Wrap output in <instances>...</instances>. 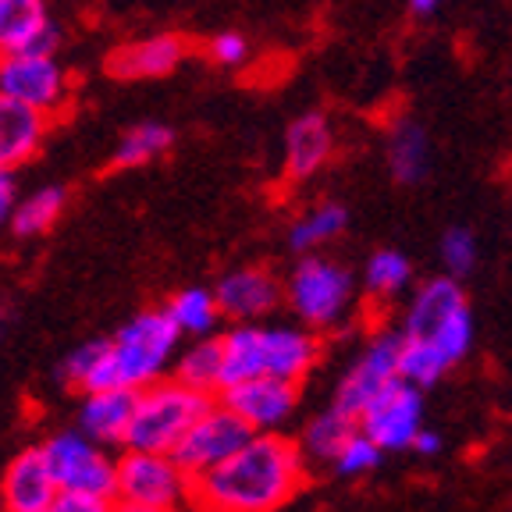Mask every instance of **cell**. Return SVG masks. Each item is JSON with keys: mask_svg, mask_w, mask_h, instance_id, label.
Returning <instances> with one entry per match:
<instances>
[{"mask_svg": "<svg viewBox=\"0 0 512 512\" xmlns=\"http://www.w3.org/2000/svg\"><path fill=\"white\" fill-rule=\"evenodd\" d=\"M118 512H171V509H157V505H118Z\"/></svg>", "mask_w": 512, "mask_h": 512, "instance_id": "37", "label": "cell"}, {"mask_svg": "<svg viewBox=\"0 0 512 512\" xmlns=\"http://www.w3.org/2000/svg\"><path fill=\"white\" fill-rule=\"evenodd\" d=\"M0 512H8V509H4V495H0Z\"/></svg>", "mask_w": 512, "mask_h": 512, "instance_id": "39", "label": "cell"}, {"mask_svg": "<svg viewBox=\"0 0 512 512\" xmlns=\"http://www.w3.org/2000/svg\"><path fill=\"white\" fill-rule=\"evenodd\" d=\"M441 4H445V0H409V8H413L416 15H434Z\"/></svg>", "mask_w": 512, "mask_h": 512, "instance_id": "36", "label": "cell"}, {"mask_svg": "<svg viewBox=\"0 0 512 512\" xmlns=\"http://www.w3.org/2000/svg\"><path fill=\"white\" fill-rule=\"evenodd\" d=\"M217 399L228 402L256 434L281 431L299 406V384L285 381V377L264 374V377H249V381L224 388Z\"/></svg>", "mask_w": 512, "mask_h": 512, "instance_id": "12", "label": "cell"}, {"mask_svg": "<svg viewBox=\"0 0 512 512\" xmlns=\"http://www.w3.org/2000/svg\"><path fill=\"white\" fill-rule=\"evenodd\" d=\"M335 157V125L328 114L303 111L285 128V175L292 182L320 175Z\"/></svg>", "mask_w": 512, "mask_h": 512, "instance_id": "14", "label": "cell"}, {"mask_svg": "<svg viewBox=\"0 0 512 512\" xmlns=\"http://www.w3.org/2000/svg\"><path fill=\"white\" fill-rule=\"evenodd\" d=\"M189 47H185L182 36H171V32H157V36H146V40H132L125 47H118L107 61V72L114 79L139 82V79H164L185 61Z\"/></svg>", "mask_w": 512, "mask_h": 512, "instance_id": "17", "label": "cell"}, {"mask_svg": "<svg viewBox=\"0 0 512 512\" xmlns=\"http://www.w3.org/2000/svg\"><path fill=\"white\" fill-rule=\"evenodd\" d=\"M61 381L72 388V392H100V388H114L118 381V367H114V349L111 338H93V342H82L79 349H72L57 367Z\"/></svg>", "mask_w": 512, "mask_h": 512, "instance_id": "22", "label": "cell"}, {"mask_svg": "<svg viewBox=\"0 0 512 512\" xmlns=\"http://www.w3.org/2000/svg\"><path fill=\"white\" fill-rule=\"evenodd\" d=\"M345 228H349V210H345L342 203H335V200L313 203V207H306L303 214L292 221V228H288V246L296 249L299 256L320 253L324 246L342 239Z\"/></svg>", "mask_w": 512, "mask_h": 512, "instance_id": "23", "label": "cell"}, {"mask_svg": "<svg viewBox=\"0 0 512 512\" xmlns=\"http://www.w3.org/2000/svg\"><path fill=\"white\" fill-rule=\"evenodd\" d=\"M399 331L409 342L434 349L448 367L466 360V352L473 349V313L459 278H452V274L427 278L409 296Z\"/></svg>", "mask_w": 512, "mask_h": 512, "instance_id": "2", "label": "cell"}, {"mask_svg": "<svg viewBox=\"0 0 512 512\" xmlns=\"http://www.w3.org/2000/svg\"><path fill=\"white\" fill-rule=\"evenodd\" d=\"M207 54L217 68H242L249 61V40L242 32H217L207 43Z\"/></svg>", "mask_w": 512, "mask_h": 512, "instance_id": "32", "label": "cell"}, {"mask_svg": "<svg viewBox=\"0 0 512 512\" xmlns=\"http://www.w3.org/2000/svg\"><path fill=\"white\" fill-rule=\"evenodd\" d=\"M363 285H367V296L377 303H395L413 285V260L402 249H377L363 267Z\"/></svg>", "mask_w": 512, "mask_h": 512, "instance_id": "28", "label": "cell"}, {"mask_svg": "<svg viewBox=\"0 0 512 512\" xmlns=\"http://www.w3.org/2000/svg\"><path fill=\"white\" fill-rule=\"evenodd\" d=\"M285 303L299 324L331 331L345 324L356 303V278L345 264L324 253H303L285 281Z\"/></svg>", "mask_w": 512, "mask_h": 512, "instance_id": "5", "label": "cell"}, {"mask_svg": "<svg viewBox=\"0 0 512 512\" xmlns=\"http://www.w3.org/2000/svg\"><path fill=\"white\" fill-rule=\"evenodd\" d=\"M214 399L217 395L200 392V388L178 381L175 374L157 384H146V388H139L136 416H132V427H128L125 448L171 452L175 456V448L182 445L189 427L207 413Z\"/></svg>", "mask_w": 512, "mask_h": 512, "instance_id": "3", "label": "cell"}, {"mask_svg": "<svg viewBox=\"0 0 512 512\" xmlns=\"http://www.w3.org/2000/svg\"><path fill=\"white\" fill-rule=\"evenodd\" d=\"M40 448L61 491H89L104 498L118 495V456H111L107 445L93 441L86 431L75 427L50 434Z\"/></svg>", "mask_w": 512, "mask_h": 512, "instance_id": "7", "label": "cell"}, {"mask_svg": "<svg viewBox=\"0 0 512 512\" xmlns=\"http://www.w3.org/2000/svg\"><path fill=\"white\" fill-rule=\"evenodd\" d=\"M320 360V338L306 324H278L264 328V374L303 381Z\"/></svg>", "mask_w": 512, "mask_h": 512, "instance_id": "20", "label": "cell"}, {"mask_svg": "<svg viewBox=\"0 0 512 512\" xmlns=\"http://www.w3.org/2000/svg\"><path fill=\"white\" fill-rule=\"evenodd\" d=\"M356 427H360V420L356 416H349L345 409H338L335 402H331L324 413H317L313 420H306L303 427V438H299V448H303V456L313 459V463H335V456L342 452L345 441L356 434Z\"/></svg>", "mask_w": 512, "mask_h": 512, "instance_id": "24", "label": "cell"}, {"mask_svg": "<svg viewBox=\"0 0 512 512\" xmlns=\"http://www.w3.org/2000/svg\"><path fill=\"white\" fill-rule=\"evenodd\" d=\"M221 363H224V342L221 335L207 338H189V345H182L171 374L178 381L200 388V392L221 395Z\"/></svg>", "mask_w": 512, "mask_h": 512, "instance_id": "25", "label": "cell"}, {"mask_svg": "<svg viewBox=\"0 0 512 512\" xmlns=\"http://www.w3.org/2000/svg\"><path fill=\"white\" fill-rule=\"evenodd\" d=\"M217 303H221L224 317L235 320V324H253V320L274 313V306L281 303L285 288L264 267H239V271H228L217 281Z\"/></svg>", "mask_w": 512, "mask_h": 512, "instance_id": "13", "label": "cell"}, {"mask_svg": "<svg viewBox=\"0 0 512 512\" xmlns=\"http://www.w3.org/2000/svg\"><path fill=\"white\" fill-rule=\"evenodd\" d=\"M299 441L281 431H260L214 470L192 477V502L203 512H278L306 480Z\"/></svg>", "mask_w": 512, "mask_h": 512, "instance_id": "1", "label": "cell"}, {"mask_svg": "<svg viewBox=\"0 0 512 512\" xmlns=\"http://www.w3.org/2000/svg\"><path fill=\"white\" fill-rule=\"evenodd\" d=\"M0 495H4V509L8 512H50L61 488H57L54 473H50L43 448H25L22 456L11 459L8 473L0 480Z\"/></svg>", "mask_w": 512, "mask_h": 512, "instance_id": "15", "label": "cell"}, {"mask_svg": "<svg viewBox=\"0 0 512 512\" xmlns=\"http://www.w3.org/2000/svg\"><path fill=\"white\" fill-rule=\"evenodd\" d=\"M185 345V335L171 320L168 306L164 310H143L132 320H125L111 335L114 349V367H118V381L125 388H146L175 370L178 352Z\"/></svg>", "mask_w": 512, "mask_h": 512, "instance_id": "4", "label": "cell"}, {"mask_svg": "<svg viewBox=\"0 0 512 512\" xmlns=\"http://www.w3.org/2000/svg\"><path fill=\"white\" fill-rule=\"evenodd\" d=\"M118 505H157V509H185L192 502V477L171 452H143L125 448L118 456Z\"/></svg>", "mask_w": 512, "mask_h": 512, "instance_id": "6", "label": "cell"}, {"mask_svg": "<svg viewBox=\"0 0 512 512\" xmlns=\"http://www.w3.org/2000/svg\"><path fill=\"white\" fill-rule=\"evenodd\" d=\"M18 207V185H15V168L0 164V228L11 224V214Z\"/></svg>", "mask_w": 512, "mask_h": 512, "instance_id": "34", "label": "cell"}, {"mask_svg": "<svg viewBox=\"0 0 512 512\" xmlns=\"http://www.w3.org/2000/svg\"><path fill=\"white\" fill-rule=\"evenodd\" d=\"M441 264H445V274L452 278H466L477 264V239H473L470 228H448L441 235V246H438Z\"/></svg>", "mask_w": 512, "mask_h": 512, "instance_id": "31", "label": "cell"}, {"mask_svg": "<svg viewBox=\"0 0 512 512\" xmlns=\"http://www.w3.org/2000/svg\"><path fill=\"white\" fill-rule=\"evenodd\" d=\"M64 207H68V192L61 185H40V189H32L25 200H18L15 214H11V235L18 239H40L61 221Z\"/></svg>", "mask_w": 512, "mask_h": 512, "instance_id": "27", "label": "cell"}, {"mask_svg": "<svg viewBox=\"0 0 512 512\" xmlns=\"http://www.w3.org/2000/svg\"><path fill=\"white\" fill-rule=\"evenodd\" d=\"M178 512H203V509H200V505H196V502H189V505H185V509H178Z\"/></svg>", "mask_w": 512, "mask_h": 512, "instance_id": "38", "label": "cell"}, {"mask_svg": "<svg viewBox=\"0 0 512 512\" xmlns=\"http://www.w3.org/2000/svg\"><path fill=\"white\" fill-rule=\"evenodd\" d=\"M61 47V29L50 18L47 0H0V54Z\"/></svg>", "mask_w": 512, "mask_h": 512, "instance_id": "16", "label": "cell"}, {"mask_svg": "<svg viewBox=\"0 0 512 512\" xmlns=\"http://www.w3.org/2000/svg\"><path fill=\"white\" fill-rule=\"evenodd\" d=\"M50 512H118V502L104 495H89V491H61Z\"/></svg>", "mask_w": 512, "mask_h": 512, "instance_id": "33", "label": "cell"}, {"mask_svg": "<svg viewBox=\"0 0 512 512\" xmlns=\"http://www.w3.org/2000/svg\"><path fill=\"white\" fill-rule=\"evenodd\" d=\"M413 452H416V456H424V459H434V456L441 452V434H438V431H431V427H424V431L416 434Z\"/></svg>", "mask_w": 512, "mask_h": 512, "instance_id": "35", "label": "cell"}, {"mask_svg": "<svg viewBox=\"0 0 512 512\" xmlns=\"http://www.w3.org/2000/svg\"><path fill=\"white\" fill-rule=\"evenodd\" d=\"M175 146V132L164 121H139L114 146V168H146Z\"/></svg>", "mask_w": 512, "mask_h": 512, "instance_id": "29", "label": "cell"}, {"mask_svg": "<svg viewBox=\"0 0 512 512\" xmlns=\"http://www.w3.org/2000/svg\"><path fill=\"white\" fill-rule=\"evenodd\" d=\"M431 157V136H427V128L420 121L409 118V114H399V118L388 121V128H384V164H388L395 182H424L427 171H431Z\"/></svg>", "mask_w": 512, "mask_h": 512, "instance_id": "21", "label": "cell"}, {"mask_svg": "<svg viewBox=\"0 0 512 512\" xmlns=\"http://www.w3.org/2000/svg\"><path fill=\"white\" fill-rule=\"evenodd\" d=\"M399 360H402V331H392V328L374 331V335L363 342V349L356 352V360L349 363L342 381L335 384V406L360 420L367 402L402 377Z\"/></svg>", "mask_w": 512, "mask_h": 512, "instance_id": "9", "label": "cell"}, {"mask_svg": "<svg viewBox=\"0 0 512 512\" xmlns=\"http://www.w3.org/2000/svg\"><path fill=\"white\" fill-rule=\"evenodd\" d=\"M50 114L22 104L15 96L0 93V164L4 168H22L40 153L47 139Z\"/></svg>", "mask_w": 512, "mask_h": 512, "instance_id": "19", "label": "cell"}, {"mask_svg": "<svg viewBox=\"0 0 512 512\" xmlns=\"http://www.w3.org/2000/svg\"><path fill=\"white\" fill-rule=\"evenodd\" d=\"M168 313L185 338L217 335V324L224 320L217 292L203 285H189V288H182V292H175V296L168 299Z\"/></svg>", "mask_w": 512, "mask_h": 512, "instance_id": "26", "label": "cell"}, {"mask_svg": "<svg viewBox=\"0 0 512 512\" xmlns=\"http://www.w3.org/2000/svg\"><path fill=\"white\" fill-rule=\"evenodd\" d=\"M139 392L114 384V388H100V392H86L79 406V431H86L93 441L107 448L125 445L132 416H136Z\"/></svg>", "mask_w": 512, "mask_h": 512, "instance_id": "18", "label": "cell"}, {"mask_svg": "<svg viewBox=\"0 0 512 512\" xmlns=\"http://www.w3.org/2000/svg\"><path fill=\"white\" fill-rule=\"evenodd\" d=\"M360 427L384 448V452H406L416 434L424 431V388L409 384L406 377L392 381L377 392L360 413Z\"/></svg>", "mask_w": 512, "mask_h": 512, "instance_id": "11", "label": "cell"}, {"mask_svg": "<svg viewBox=\"0 0 512 512\" xmlns=\"http://www.w3.org/2000/svg\"><path fill=\"white\" fill-rule=\"evenodd\" d=\"M0 93L54 118L72 96V79L54 50H18L0 54Z\"/></svg>", "mask_w": 512, "mask_h": 512, "instance_id": "8", "label": "cell"}, {"mask_svg": "<svg viewBox=\"0 0 512 512\" xmlns=\"http://www.w3.org/2000/svg\"><path fill=\"white\" fill-rule=\"evenodd\" d=\"M381 459H384V448L377 445V441L370 438L363 427H356V434L345 441L342 452L335 456L331 470H335L338 477H367L370 470H377V466H381Z\"/></svg>", "mask_w": 512, "mask_h": 512, "instance_id": "30", "label": "cell"}, {"mask_svg": "<svg viewBox=\"0 0 512 512\" xmlns=\"http://www.w3.org/2000/svg\"><path fill=\"white\" fill-rule=\"evenodd\" d=\"M253 434H256L253 427H249L228 402L214 399L207 413L189 427L182 445L175 448V459L185 466L189 477H200V473L221 466L224 459H232Z\"/></svg>", "mask_w": 512, "mask_h": 512, "instance_id": "10", "label": "cell"}]
</instances>
